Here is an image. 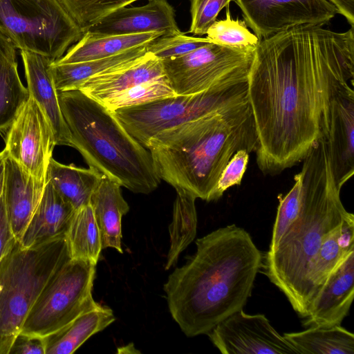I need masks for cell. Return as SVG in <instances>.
Returning a JSON list of instances; mask_svg holds the SVG:
<instances>
[{"mask_svg":"<svg viewBox=\"0 0 354 354\" xmlns=\"http://www.w3.org/2000/svg\"><path fill=\"white\" fill-rule=\"evenodd\" d=\"M88 31L106 35L157 32L162 35L180 32L174 8L167 0H149L144 6L122 7L110 13Z\"/></svg>","mask_w":354,"mask_h":354,"instance_id":"2e32d148","label":"cell"},{"mask_svg":"<svg viewBox=\"0 0 354 354\" xmlns=\"http://www.w3.org/2000/svg\"><path fill=\"white\" fill-rule=\"evenodd\" d=\"M248 102V82L176 95L113 111L124 129L145 148L158 133Z\"/></svg>","mask_w":354,"mask_h":354,"instance_id":"ba28073f","label":"cell"},{"mask_svg":"<svg viewBox=\"0 0 354 354\" xmlns=\"http://www.w3.org/2000/svg\"><path fill=\"white\" fill-rule=\"evenodd\" d=\"M352 250L354 216L349 212L342 223L326 235L313 259L308 277V306L329 274Z\"/></svg>","mask_w":354,"mask_h":354,"instance_id":"7402d4cb","label":"cell"},{"mask_svg":"<svg viewBox=\"0 0 354 354\" xmlns=\"http://www.w3.org/2000/svg\"><path fill=\"white\" fill-rule=\"evenodd\" d=\"M102 174L96 169L82 168L74 165H64L52 158L46 181L76 210L90 204L91 196L98 186Z\"/></svg>","mask_w":354,"mask_h":354,"instance_id":"4316f807","label":"cell"},{"mask_svg":"<svg viewBox=\"0 0 354 354\" xmlns=\"http://www.w3.org/2000/svg\"><path fill=\"white\" fill-rule=\"evenodd\" d=\"M302 198L299 215L276 250L266 252L265 274L302 318L308 311V277L326 235L349 214L331 169L326 138L317 140L303 159Z\"/></svg>","mask_w":354,"mask_h":354,"instance_id":"277c9868","label":"cell"},{"mask_svg":"<svg viewBox=\"0 0 354 354\" xmlns=\"http://www.w3.org/2000/svg\"><path fill=\"white\" fill-rule=\"evenodd\" d=\"M196 245V252L163 286L172 318L189 337L207 335L243 308L263 259L250 234L234 224L198 239Z\"/></svg>","mask_w":354,"mask_h":354,"instance_id":"7a4b0ae2","label":"cell"},{"mask_svg":"<svg viewBox=\"0 0 354 354\" xmlns=\"http://www.w3.org/2000/svg\"><path fill=\"white\" fill-rule=\"evenodd\" d=\"M115 318L108 306L97 303L78 315L68 324L44 337L45 354H71L89 337L111 324Z\"/></svg>","mask_w":354,"mask_h":354,"instance_id":"cb8c5ba5","label":"cell"},{"mask_svg":"<svg viewBox=\"0 0 354 354\" xmlns=\"http://www.w3.org/2000/svg\"><path fill=\"white\" fill-rule=\"evenodd\" d=\"M16 241L9 225L2 194L0 199V261Z\"/></svg>","mask_w":354,"mask_h":354,"instance_id":"f35d334b","label":"cell"},{"mask_svg":"<svg viewBox=\"0 0 354 354\" xmlns=\"http://www.w3.org/2000/svg\"><path fill=\"white\" fill-rule=\"evenodd\" d=\"M143 46L115 55L86 62L50 64L54 84L57 92L77 90L90 77L128 64L145 55Z\"/></svg>","mask_w":354,"mask_h":354,"instance_id":"484cf974","label":"cell"},{"mask_svg":"<svg viewBox=\"0 0 354 354\" xmlns=\"http://www.w3.org/2000/svg\"><path fill=\"white\" fill-rule=\"evenodd\" d=\"M0 32L20 50L54 62L84 32L58 0H1Z\"/></svg>","mask_w":354,"mask_h":354,"instance_id":"52a82bcc","label":"cell"},{"mask_svg":"<svg viewBox=\"0 0 354 354\" xmlns=\"http://www.w3.org/2000/svg\"><path fill=\"white\" fill-rule=\"evenodd\" d=\"M337 9V13L342 15L354 26V0H327Z\"/></svg>","mask_w":354,"mask_h":354,"instance_id":"ab89813d","label":"cell"},{"mask_svg":"<svg viewBox=\"0 0 354 354\" xmlns=\"http://www.w3.org/2000/svg\"><path fill=\"white\" fill-rule=\"evenodd\" d=\"M1 1V0H0V1Z\"/></svg>","mask_w":354,"mask_h":354,"instance_id":"b9f144b4","label":"cell"},{"mask_svg":"<svg viewBox=\"0 0 354 354\" xmlns=\"http://www.w3.org/2000/svg\"><path fill=\"white\" fill-rule=\"evenodd\" d=\"M56 145L53 131L43 112L30 96L6 132V155L39 180L46 173Z\"/></svg>","mask_w":354,"mask_h":354,"instance_id":"7c38bea8","label":"cell"},{"mask_svg":"<svg viewBox=\"0 0 354 354\" xmlns=\"http://www.w3.org/2000/svg\"><path fill=\"white\" fill-rule=\"evenodd\" d=\"M328 152L335 180L339 189L354 174V89L341 91L330 106Z\"/></svg>","mask_w":354,"mask_h":354,"instance_id":"9a60e30c","label":"cell"},{"mask_svg":"<svg viewBox=\"0 0 354 354\" xmlns=\"http://www.w3.org/2000/svg\"><path fill=\"white\" fill-rule=\"evenodd\" d=\"M44 337L19 333L10 349L9 354H45Z\"/></svg>","mask_w":354,"mask_h":354,"instance_id":"74e56055","label":"cell"},{"mask_svg":"<svg viewBox=\"0 0 354 354\" xmlns=\"http://www.w3.org/2000/svg\"><path fill=\"white\" fill-rule=\"evenodd\" d=\"M157 32L106 35L87 30L55 64H68L106 58L135 48L148 45L162 36Z\"/></svg>","mask_w":354,"mask_h":354,"instance_id":"603a6c76","label":"cell"},{"mask_svg":"<svg viewBox=\"0 0 354 354\" xmlns=\"http://www.w3.org/2000/svg\"><path fill=\"white\" fill-rule=\"evenodd\" d=\"M46 183L32 176L6 155L3 198L9 225L17 241L39 203Z\"/></svg>","mask_w":354,"mask_h":354,"instance_id":"ac0fdd59","label":"cell"},{"mask_svg":"<svg viewBox=\"0 0 354 354\" xmlns=\"http://www.w3.org/2000/svg\"><path fill=\"white\" fill-rule=\"evenodd\" d=\"M120 185L102 175L93 192L90 205L100 230L102 250L111 248L122 253V218L129 210Z\"/></svg>","mask_w":354,"mask_h":354,"instance_id":"44dd1931","label":"cell"},{"mask_svg":"<svg viewBox=\"0 0 354 354\" xmlns=\"http://www.w3.org/2000/svg\"><path fill=\"white\" fill-rule=\"evenodd\" d=\"M212 43L207 37L188 36L180 32L172 35H162L147 46V50L160 59L186 55L207 44Z\"/></svg>","mask_w":354,"mask_h":354,"instance_id":"e575fe53","label":"cell"},{"mask_svg":"<svg viewBox=\"0 0 354 354\" xmlns=\"http://www.w3.org/2000/svg\"><path fill=\"white\" fill-rule=\"evenodd\" d=\"M283 336L299 354L354 353V335L341 325L311 326Z\"/></svg>","mask_w":354,"mask_h":354,"instance_id":"83f0119b","label":"cell"},{"mask_svg":"<svg viewBox=\"0 0 354 354\" xmlns=\"http://www.w3.org/2000/svg\"><path fill=\"white\" fill-rule=\"evenodd\" d=\"M234 0H191V25L188 30L194 35L206 34L209 27L216 20L221 10Z\"/></svg>","mask_w":354,"mask_h":354,"instance_id":"d590c367","label":"cell"},{"mask_svg":"<svg viewBox=\"0 0 354 354\" xmlns=\"http://www.w3.org/2000/svg\"><path fill=\"white\" fill-rule=\"evenodd\" d=\"M354 296V250L348 253L329 274L309 304L304 326L341 325Z\"/></svg>","mask_w":354,"mask_h":354,"instance_id":"5bb4252c","label":"cell"},{"mask_svg":"<svg viewBox=\"0 0 354 354\" xmlns=\"http://www.w3.org/2000/svg\"><path fill=\"white\" fill-rule=\"evenodd\" d=\"M6 153L4 150L0 152V199L3 194L4 180V165Z\"/></svg>","mask_w":354,"mask_h":354,"instance_id":"60d3db41","label":"cell"},{"mask_svg":"<svg viewBox=\"0 0 354 354\" xmlns=\"http://www.w3.org/2000/svg\"><path fill=\"white\" fill-rule=\"evenodd\" d=\"M206 35L212 43L236 48H255L260 41L248 30L245 21L232 18L229 6L226 7L225 18L216 20Z\"/></svg>","mask_w":354,"mask_h":354,"instance_id":"1f68e13d","label":"cell"},{"mask_svg":"<svg viewBox=\"0 0 354 354\" xmlns=\"http://www.w3.org/2000/svg\"><path fill=\"white\" fill-rule=\"evenodd\" d=\"M27 88L39 106L54 133L56 145L71 147V136L64 121L48 57L28 50H20Z\"/></svg>","mask_w":354,"mask_h":354,"instance_id":"e0dca14e","label":"cell"},{"mask_svg":"<svg viewBox=\"0 0 354 354\" xmlns=\"http://www.w3.org/2000/svg\"><path fill=\"white\" fill-rule=\"evenodd\" d=\"M353 80V27L303 25L261 39L248 78L259 169L281 173L327 138L331 101Z\"/></svg>","mask_w":354,"mask_h":354,"instance_id":"6da1fadb","label":"cell"},{"mask_svg":"<svg viewBox=\"0 0 354 354\" xmlns=\"http://www.w3.org/2000/svg\"><path fill=\"white\" fill-rule=\"evenodd\" d=\"M75 209L46 181L42 197L18 242L30 248L64 237Z\"/></svg>","mask_w":354,"mask_h":354,"instance_id":"d6986e66","label":"cell"},{"mask_svg":"<svg viewBox=\"0 0 354 354\" xmlns=\"http://www.w3.org/2000/svg\"><path fill=\"white\" fill-rule=\"evenodd\" d=\"M173 216L169 226L170 247L165 270L175 266L179 255L194 241L197 230L196 198L180 189H176Z\"/></svg>","mask_w":354,"mask_h":354,"instance_id":"f546056e","label":"cell"},{"mask_svg":"<svg viewBox=\"0 0 354 354\" xmlns=\"http://www.w3.org/2000/svg\"><path fill=\"white\" fill-rule=\"evenodd\" d=\"M16 47L0 32V133L7 132L30 97L18 73Z\"/></svg>","mask_w":354,"mask_h":354,"instance_id":"d4e9b609","label":"cell"},{"mask_svg":"<svg viewBox=\"0 0 354 354\" xmlns=\"http://www.w3.org/2000/svg\"><path fill=\"white\" fill-rule=\"evenodd\" d=\"M58 98L71 147L88 167L134 193L149 194L158 187L149 151L112 111L79 89L58 92Z\"/></svg>","mask_w":354,"mask_h":354,"instance_id":"5b68a950","label":"cell"},{"mask_svg":"<svg viewBox=\"0 0 354 354\" xmlns=\"http://www.w3.org/2000/svg\"><path fill=\"white\" fill-rule=\"evenodd\" d=\"M223 354H299L262 314L243 309L219 322L207 334Z\"/></svg>","mask_w":354,"mask_h":354,"instance_id":"4fadbf2b","label":"cell"},{"mask_svg":"<svg viewBox=\"0 0 354 354\" xmlns=\"http://www.w3.org/2000/svg\"><path fill=\"white\" fill-rule=\"evenodd\" d=\"M65 239L71 259L97 265L102 250V239L90 204L75 211Z\"/></svg>","mask_w":354,"mask_h":354,"instance_id":"f1b7e54d","label":"cell"},{"mask_svg":"<svg viewBox=\"0 0 354 354\" xmlns=\"http://www.w3.org/2000/svg\"><path fill=\"white\" fill-rule=\"evenodd\" d=\"M249 153L246 149H240L232 156L218 178L213 201L218 200L230 187L241 185L248 164Z\"/></svg>","mask_w":354,"mask_h":354,"instance_id":"8d00e7d4","label":"cell"},{"mask_svg":"<svg viewBox=\"0 0 354 354\" xmlns=\"http://www.w3.org/2000/svg\"><path fill=\"white\" fill-rule=\"evenodd\" d=\"M96 265L70 259L54 274L30 310L19 333L46 337L95 306Z\"/></svg>","mask_w":354,"mask_h":354,"instance_id":"9c48e42d","label":"cell"},{"mask_svg":"<svg viewBox=\"0 0 354 354\" xmlns=\"http://www.w3.org/2000/svg\"><path fill=\"white\" fill-rule=\"evenodd\" d=\"M257 146L248 101L162 131L146 148L160 180L213 201L218 178L232 156L240 149L255 151Z\"/></svg>","mask_w":354,"mask_h":354,"instance_id":"3957f363","label":"cell"},{"mask_svg":"<svg viewBox=\"0 0 354 354\" xmlns=\"http://www.w3.org/2000/svg\"><path fill=\"white\" fill-rule=\"evenodd\" d=\"M164 77L161 59L147 52L134 62L88 78L79 90L99 100L135 85Z\"/></svg>","mask_w":354,"mask_h":354,"instance_id":"ffe728a7","label":"cell"},{"mask_svg":"<svg viewBox=\"0 0 354 354\" xmlns=\"http://www.w3.org/2000/svg\"><path fill=\"white\" fill-rule=\"evenodd\" d=\"M301 198L302 179L299 172L295 176V183L290 190L286 195L278 197L279 205L268 253L276 250L286 232L297 218Z\"/></svg>","mask_w":354,"mask_h":354,"instance_id":"836d02e7","label":"cell"},{"mask_svg":"<svg viewBox=\"0 0 354 354\" xmlns=\"http://www.w3.org/2000/svg\"><path fill=\"white\" fill-rule=\"evenodd\" d=\"M254 49L209 43L183 56L161 61L175 93L192 95L248 82Z\"/></svg>","mask_w":354,"mask_h":354,"instance_id":"30bf717a","label":"cell"},{"mask_svg":"<svg viewBox=\"0 0 354 354\" xmlns=\"http://www.w3.org/2000/svg\"><path fill=\"white\" fill-rule=\"evenodd\" d=\"M84 33L116 10L139 0H58Z\"/></svg>","mask_w":354,"mask_h":354,"instance_id":"d6a6232c","label":"cell"},{"mask_svg":"<svg viewBox=\"0 0 354 354\" xmlns=\"http://www.w3.org/2000/svg\"><path fill=\"white\" fill-rule=\"evenodd\" d=\"M176 95L166 77L143 82L109 95L97 101L109 111L147 104Z\"/></svg>","mask_w":354,"mask_h":354,"instance_id":"4dcf8cb0","label":"cell"},{"mask_svg":"<svg viewBox=\"0 0 354 354\" xmlns=\"http://www.w3.org/2000/svg\"><path fill=\"white\" fill-rule=\"evenodd\" d=\"M259 40L293 27L326 25L337 13L327 0H234Z\"/></svg>","mask_w":354,"mask_h":354,"instance_id":"8fae6325","label":"cell"},{"mask_svg":"<svg viewBox=\"0 0 354 354\" xmlns=\"http://www.w3.org/2000/svg\"><path fill=\"white\" fill-rule=\"evenodd\" d=\"M71 259L64 237L30 248L16 241L0 261V354L10 349L38 297Z\"/></svg>","mask_w":354,"mask_h":354,"instance_id":"8992f818","label":"cell"}]
</instances>
